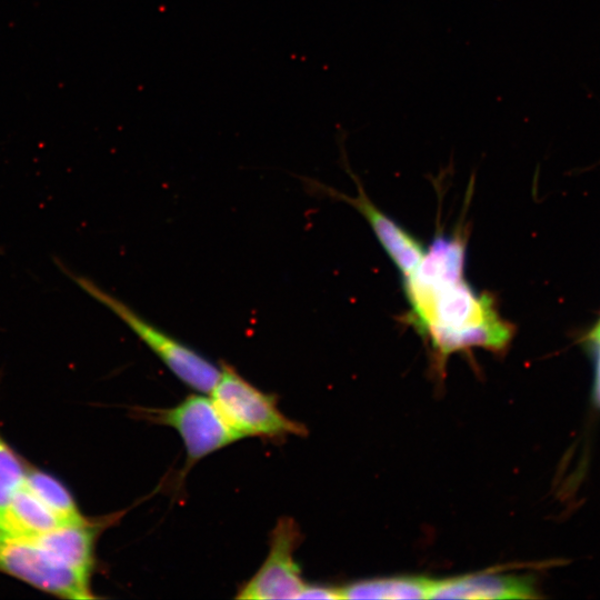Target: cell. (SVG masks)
I'll use <instances>...</instances> for the list:
<instances>
[{
	"instance_id": "obj_1",
	"label": "cell",
	"mask_w": 600,
	"mask_h": 600,
	"mask_svg": "<svg viewBox=\"0 0 600 600\" xmlns=\"http://www.w3.org/2000/svg\"><path fill=\"white\" fill-rule=\"evenodd\" d=\"M466 249L461 227L437 234L419 264L401 277L408 311L400 320L427 343L441 374L451 354L474 348L502 353L516 332L500 314L497 299L466 279Z\"/></svg>"
},
{
	"instance_id": "obj_2",
	"label": "cell",
	"mask_w": 600,
	"mask_h": 600,
	"mask_svg": "<svg viewBox=\"0 0 600 600\" xmlns=\"http://www.w3.org/2000/svg\"><path fill=\"white\" fill-rule=\"evenodd\" d=\"M53 260L81 290L113 312L178 379L200 393L211 392L219 379L220 367L146 320L90 278L73 272L58 258Z\"/></svg>"
},
{
	"instance_id": "obj_3",
	"label": "cell",
	"mask_w": 600,
	"mask_h": 600,
	"mask_svg": "<svg viewBox=\"0 0 600 600\" xmlns=\"http://www.w3.org/2000/svg\"><path fill=\"white\" fill-rule=\"evenodd\" d=\"M209 396L223 420L241 439L277 440L307 434L302 423L282 413L274 394L261 391L226 362L221 363L219 379Z\"/></svg>"
},
{
	"instance_id": "obj_4",
	"label": "cell",
	"mask_w": 600,
	"mask_h": 600,
	"mask_svg": "<svg viewBox=\"0 0 600 600\" xmlns=\"http://www.w3.org/2000/svg\"><path fill=\"white\" fill-rule=\"evenodd\" d=\"M0 571L60 598H94L90 578L64 564L33 539L14 537L1 529Z\"/></svg>"
},
{
	"instance_id": "obj_5",
	"label": "cell",
	"mask_w": 600,
	"mask_h": 600,
	"mask_svg": "<svg viewBox=\"0 0 600 600\" xmlns=\"http://www.w3.org/2000/svg\"><path fill=\"white\" fill-rule=\"evenodd\" d=\"M142 418L173 428L183 441L188 467L241 438L227 424L211 397L191 394L167 409H141Z\"/></svg>"
},
{
	"instance_id": "obj_6",
	"label": "cell",
	"mask_w": 600,
	"mask_h": 600,
	"mask_svg": "<svg viewBox=\"0 0 600 600\" xmlns=\"http://www.w3.org/2000/svg\"><path fill=\"white\" fill-rule=\"evenodd\" d=\"M297 522L280 518L270 533L269 551L258 571L238 590L243 600L300 599L307 582L294 559L301 542Z\"/></svg>"
},
{
	"instance_id": "obj_7",
	"label": "cell",
	"mask_w": 600,
	"mask_h": 600,
	"mask_svg": "<svg viewBox=\"0 0 600 600\" xmlns=\"http://www.w3.org/2000/svg\"><path fill=\"white\" fill-rule=\"evenodd\" d=\"M352 178L358 187L356 197L346 196L321 184L318 186L322 188L323 192L356 208L372 229L386 253L401 272V277L410 273L422 260L427 248L419 239L378 208L363 191L360 182L353 176Z\"/></svg>"
},
{
	"instance_id": "obj_8",
	"label": "cell",
	"mask_w": 600,
	"mask_h": 600,
	"mask_svg": "<svg viewBox=\"0 0 600 600\" xmlns=\"http://www.w3.org/2000/svg\"><path fill=\"white\" fill-rule=\"evenodd\" d=\"M532 576L481 572L434 580L430 599L507 600L539 598Z\"/></svg>"
},
{
	"instance_id": "obj_9",
	"label": "cell",
	"mask_w": 600,
	"mask_h": 600,
	"mask_svg": "<svg viewBox=\"0 0 600 600\" xmlns=\"http://www.w3.org/2000/svg\"><path fill=\"white\" fill-rule=\"evenodd\" d=\"M102 522L83 519L79 522L62 523L48 532L28 538L33 539L68 567L90 578L94 566L96 540L104 527Z\"/></svg>"
},
{
	"instance_id": "obj_10",
	"label": "cell",
	"mask_w": 600,
	"mask_h": 600,
	"mask_svg": "<svg viewBox=\"0 0 600 600\" xmlns=\"http://www.w3.org/2000/svg\"><path fill=\"white\" fill-rule=\"evenodd\" d=\"M62 524L57 516L23 483L0 514V528L14 537H34Z\"/></svg>"
},
{
	"instance_id": "obj_11",
	"label": "cell",
	"mask_w": 600,
	"mask_h": 600,
	"mask_svg": "<svg viewBox=\"0 0 600 600\" xmlns=\"http://www.w3.org/2000/svg\"><path fill=\"white\" fill-rule=\"evenodd\" d=\"M434 579L400 576L363 580L339 588L340 599H430Z\"/></svg>"
},
{
	"instance_id": "obj_12",
	"label": "cell",
	"mask_w": 600,
	"mask_h": 600,
	"mask_svg": "<svg viewBox=\"0 0 600 600\" xmlns=\"http://www.w3.org/2000/svg\"><path fill=\"white\" fill-rule=\"evenodd\" d=\"M24 484L57 516L61 523L82 521L74 499L54 477L36 469H28Z\"/></svg>"
},
{
	"instance_id": "obj_13",
	"label": "cell",
	"mask_w": 600,
	"mask_h": 600,
	"mask_svg": "<svg viewBox=\"0 0 600 600\" xmlns=\"http://www.w3.org/2000/svg\"><path fill=\"white\" fill-rule=\"evenodd\" d=\"M28 468L0 434V514L24 483Z\"/></svg>"
},
{
	"instance_id": "obj_14",
	"label": "cell",
	"mask_w": 600,
	"mask_h": 600,
	"mask_svg": "<svg viewBox=\"0 0 600 600\" xmlns=\"http://www.w3.org/2000/svg\"><path fill=\"white\" fill-rule=\"evenodd\" d=\"M583 344L593 362L591 398L596 408L600 409V317L584 336Z\"/></svg>"
},
{
	"instance_id": "obj_15",
	"label": "cell",
	"mask_w": 600,
	"mask_h": 600,
	"mask_svg": "<svg viewBox=\"0 0 600 600\" xmlns=\"http://www.w3.org/2000/svg\"><path fill=\"white\" fill-rule=\"evenodd\" d=\"M300 599H340L339 588L308 584Z\"/></svg>"
},
{
	"instance_id": "obj_16",
	"label": "cell",
	"mask_w": 600,
	"mask_h": 600,
	"mask_svg": "<svg viewBox=\"0 0 600 600\" xmlns=\"http://www.w3.org/2000/svg\"><path fill=\"white\" fill-rule=\"evenodd\" d=\"M1 529V528H0Z\"/></svg>"
}]
</instances>
